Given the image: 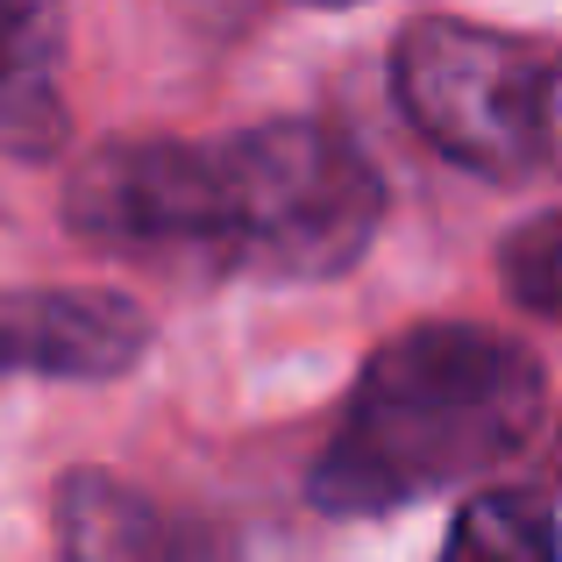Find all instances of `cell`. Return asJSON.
<instances>
[{"mask_svg": "<svg viewBox=\"0 0 562 562\" xmlns=\"http://www.w3.org/2000/svg\"><path fill=\"white\" fill-rule=\"evenodd\" d=\"M498 278H506V292L527 306V314L562 321V206L541 214V221H527L520 235H506Z\"/></svg>", "mask_w": 562, "mask_h": 562, "instance_id": "cell-8", "label": "cell"}, {"mask_svg": "<svg viewBox=\"0 0 562 562\" xmlns=\"http://www.w3.org/2000/svg\"><path fill=\"white\" fill-rule=\"evenodd\" d=\"M392 86L406 122L477 179L562 171V50L477 22H413Z\"/></svg>", "mask_w": 562, "mask_h": 562, "instance_id": "cell-3", "label": "cell"}, {"mask_svg": "<svg viewBox=\"0 0 562 562\" xmlns=\"http://www.w3.org/2000/svg\"><path fill=\"white\" fill-rule=\"evenodd\" d=\"M549 413L541 357L513 335L435 321L384 342L321 449L314 492L321 513H392L441 484L484 477L535 441Z\"/></svg>", "mask_w": 562, "mask_h": 562, "instance_id": "cell-2", "label": "cell"}, {"mask_svg": "<svg viewBox=\"0 0 562 562\" xmlns=\"http://www.w3.org/2000/svg\"><path fill=\"white\" fill-rule=\"evenodd\" d=\"M65 0H0V150L50 157L65 143Z\"/></svg>", "mask_w": 562, "mask_h": 562, "instance_id": "cell-6", "label": "cell"}, {"mask_svg": "<svg viewBox=\"0 0 562 562\" xmlns=\"http://www.w3.org/2000/svg\"><path fill=\"white\" fill-rule=\"evenodd\" d=\"M435 562H562V520L535 492H477Z\"/></svg>", "mask_w": 562, "mask_h": 562, "instance_id": "cell-7", "label": "cell"}, {"mask_svg": "<svg viewBox=\"0 0 562 562\" xmlns=\"http://www.w3.org/2000/svg\"><path fill=\"white\" fill-rule=\"evenodd\" d=\"M300 8H357V0H300Z\"/></svg>", "mask_w": 562, "mask_h": 562, "instance_id": "cell-9", "label": "cell"}, {"mask_svg": "<svg viewBox=\"0 0 562 562\" xmlns=\"http://www.w3.org/2000/svg\"><path fill=\"white\" fill-rule=\"evenodd\" d=\"M150 349L136 300L100 285L0 292V378H122Z\"/></svg>", "mask_w": 562, "mask_h": 562, "instance_id": "cell-4", "label": "cell"}, {"mask_svg": "<svg viewBox=\"0 0 562 562\" xmlns=\"http://www.w3.org/2000/svg\"><path fill=\"white\" fill-rule=\"evenodd\" d=\"M65 221L114 257L335 278L371 249L384 186L371 157L321 122H263L200 143L128 136L71 171Z\"/></svg>", "mask_w": 562, "mask_h": 562, "instance_id": "cell-1", "label": "cell"}, {"mask_svg": "<svg viewBox=\"0 0 562 562\" xmlns=\"http://www.w3.org/2000/svg\"><path fill=\"white\" fill-rule=\"evenodd\" d=\"M57 535H65V562H228L214 527L186 520V513L157 506V498L128 492L122 477H100V470L65 477Z\"/></svg>", "mask_w": 562, "mask_h": 562, "instance_id": "cell-5", "label": "cell"}]
</instances>
